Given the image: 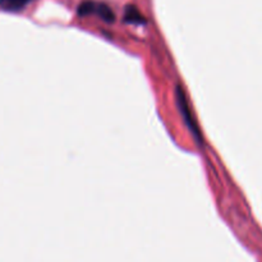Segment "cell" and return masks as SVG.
<instances>
[{
	"mask_svg": "<svg viewBox=\"0 0 262 262\" xmlns=\"http://www.w3.org/2000/svg\"><path fill=\"white\" fill-rule=\"evenodd\" d=\"M177 99H178V105H179V107H181V113L183 114L184 120H186V123L188 124V127L191 128L192 133H193V136L196 137V140L200 141V138L201 137H200V133H199V130H197L196 124H194L193 119H192L191 114H189L188 105H187L186 97H184V94H183V91H182L181 87H178V90H177Z\"/></svg>",
	"mask_w": 262,
	"mask_h": 262,
	"instance_id": "cell-1",
	"label": "cell"
},
{
	"mask_svg": "<svg viewBox=\"0 0 262 262\" xmlns=\"http://www.w3.org/2000/svg\"><path fill=\"white\" fill-rule=\"evenodd\" d=\"M124 19L127 20V22L137 23V25H140V23L145 22V19H143L142 14H141V13L138 12V10L136 9L135 7H132V5L127 7V9H125Z\"/></svg>",
	"mask_w": 262,
	"mask_h": 262,
	"instance_id": "cell-2",
	"label": "cell"
},
{
	"mask_svg": "<svg viewBox=\"0 0 262 262\" xmlns=\"http://www.w3.org/2000/svg\"><path fill=\"white\" fill-rule=\"evenodd\" d=\"M95 13H97L100 15V18L104 19L105 22L110 23L114 20V13H113V10L106 4H96Z\"/></svg>",
	"mask_w": 262,
	"mask_h": 262,
	"instance_id": "cell-3",
	"label": "cell"
},
{
	"mask_svg": "<svg viewBox=\"0 0 262 262\" xmlns=\"http://www.w3.org/2000/svg\"><path fill=\"white\" fill-rule=\"evenodd\" d=\"M30 0H0V5L5 9H19V8L25 7Z\"/></svg>",
	"mask_w": 262,
	"mask_h": 262,
	"instance_id": "cell-4",
	"label": "cell"
},
{
	"mask_svg": "<svg viewBox=\"0 0 262 262\" xmlns=\"http://www.w3.org/2000/svg\"><path fill=\"white\" fill-rule=\"evenodd\" d=\"M95 8H96V3L94 2H83L78 8L79 15H87L95 13Z\"/></svg>",
	"mask_w": 262,
	"mask_h": 262,
	"instance_id": "cell-5",
	"label": "cell"
}]
</instances>
